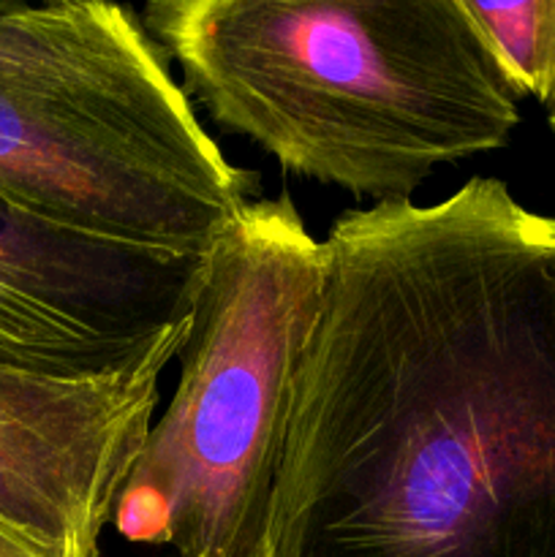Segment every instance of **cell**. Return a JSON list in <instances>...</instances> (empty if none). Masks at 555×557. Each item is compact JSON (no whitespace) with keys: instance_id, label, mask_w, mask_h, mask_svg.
Here are the masks:
<instances>
[{"instance_id":"cell-5","label":"cell","mask_w":555,"mask_h":557,"mask_svg":"<svg viewBox=\"0 0 555 557\" xmlns=\"http://www.w3.org/2000/svg\"><path fill=\"white\" fill-rule=\"evenodd\" d=\"M205 259L60 226L0 196V364L98 375L141 362L188 330Z\"/></svg>"},{"instance_id":"cell-2","label":"cell","mask_w":555,"mask_h":557,"mask_svg":"<svg viewBox=\"0 0 555 557\" xmlns=\"http://www.w3.org/2000/svg\"><path fill=\"white\" fill-rule=\"evenodd\" d=\"M141 22L223 131L375 205L520 123L462 0H152Z\"/></svg>"},{"instance_id":"cell-4","label":"cell","mask_w":555,"mask_h":557,"mask_svg":"<svg viewBox=\"0 0 555 557\" xmlns=\"http://www.w3.org/2000/svg\"><path fill=\"white\" fill-rule=\"evenodd\" d=\"M259 190L131 5L52 3L33 58L0 85V196L33 215L205 256Z\"/></svg>"},{"instance_id":"cell-9","label":"cell","mask_w":555,"mask_h":557,"mask_svg":"<svg viewBox=\"0 0 555 557\" xmlns=\"http://www.w3.org/2000/svg\"><path fill=\"white\" fill-rule=\"evenodd\" d=\"M550 125H553V134H555V112L550 114Z\"/></svg>"},{"instance_id":"cell-1","label":"cell","mask_w":555,"mask_h":557,"mask_svg":"<svg viewBox=\"0 0 555 557\" xmlns=\"http://www.w3.org/2000/svg\"><path fill=\"white\" fill-rule=\"evenodd\" d=\"M324 259L261 557H555V218L473 177Z\"/></svg>"},{"instance_id":"cell-8","label":"cell","mask_w":555,"mask_h":557,"mask_svg":"<svg viewBox=\"0 0 555 557\" xmlns=\"http://www.w3.org/2000/svg\"><path fill=\"white\" fill-rule=\"evenodd\" d=\"M0 557H65L58 547L38 539L36 533L0 517Z\"/></svg>"},{"instance_id":"cell-6","label":"cell","mask_w":555,"mask_h":557,"mask_svg":"<svg viewBox=\"0 0 555 557\" xmlns=\"http://www.w3.org/2000/svg\"><path fill=\"white\" fill-rule=\"evenodd\" d=\"M185 335L114 373L47 375L0 364V517L65 557H98L147 446L161 375Z\"/></svg>"},{"instance_id":"cell-7","label":"cell","mask_w":555,"mask_h":557,"mask_svg":"<svg viewBox=\"0 0 555 557\" xmlns=\"http://www.w3.org/2000/svg\"><path fill=\"white\" fill-rule=\"evenodd\" d=\"M490 54L517 96L555 112V0L479 3L462 0Z\"/></svg>"},{"instance_id":"cell-3","label":"cell","mask_w":555,"mask_h":557,"mask_svg":"<svg viewBox=\"0 0 555 557\" xmlns=\"http://www.w3.org/2000/svg\"><path fill=\"white\" fill-rule=\"evenodd\" d=\"M324 270V243L288 196L250 201L223 228L177 351V389L114 515L120 536L177 557H261Z\"/></svg>"}]
</instances>
